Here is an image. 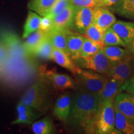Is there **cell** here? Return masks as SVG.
Here are the masks:
<instances>
[{
    "instance_id": "6da1fadb",
    "label": "cell",
    "mask_w": 134,
    "mask_h": 134,
    "mask_svg": "<svg viewBox=\"0 0 134 134\" xmlns=\"http://www.w3.org/2000/svg\"><path fill=\"white\" fill-rule=\"evenodd\" d=\"M0 38L8 51L0 71V83L11 88L27 85L40 72L35 57L27 52L24 42L13 31L0 29Z\"/></svg>"
},
{
    "instance_id": "7a4b0ae2",
    "label": "cell",
    "mask_w": 134,
    "mask_h": 134,
    "mask_svg": "<svg viewBox=\"0 0 134 134\" xmlns=\"http://www.w3.org/2000/svg\"><path fill=\"white\" fill-rule=\"evenodd\" d=\"M102 103L98 94L81 88L74 95L66 122L86 133H94L95 125Z\"/></svg>"
},
{
    "instance_id": "3957f363",
    "label": "cell",
    "mask_w": 134,
    "mask_h": 134,
    "mask_svg": "<svg viewBox=\"0 0 134 134\" xmlns=\"http://www.w3.org/2000/svg\"><path fill=\"white\" fill-rule=\"evenodd\" d=\"M49 84L44 72L41 71L38 79L25 91L21 102L39 113L45 112L48 107Z\"/></svg>"
},
{
    "instance_id": "277c9868",
    "label": "cell",
    "mask_w": 134,
    "mask_h": 134,
    "mask_svg": "<svg viewBox=\"0 0 134 134\" xmlns=\"http://www.w3.org/2000/svg\"><path fill=\"white\" fill-rule=\"evenodd\" d=\"M74 76L81 88L96 94L100 93L108 79L107 75L80 67Z\"/></svg>"
},
{
    "instance_id": "5b68a950",
    "label": "cell",
    "mask_w": 134,
    "mask_h": 134,
    "mask_svg": "<svg viewBox=\"0 0 134 134\" xmlns=\"http://www.w3.org/2000/svg\"><path fill=\"white\" fill-rule=\"evenodd\" d=\"M114 100H106L100 105L95 125L94 133L110 134L115 129Z\"/></svg>"
},
{
    "instance_id": "8992f818",
    "label": "cell",
    "mask_w": 134,
    "mask_h": 134,
    "mask_svg": "<svg viewBox=\"0 0 134 134\" xmlns=\"http://www.w3.org/2000/svg\"><path fill=\"white\" fill-rule=\"evenodd\" d=\"M74 62L80 68L93 70L107 76L113 64L105 56L103 49L100 50L95 54L86 57H80Z\"/></svg>"
},
{
    "instance_id": "52a82bcc",
    "label": "cell",
    "mask_w": 134,
    "mask_h": 134,
    "mask_svg": "<svg viewBox=\"0 0 134 134\" xmlns=\"http://www.w3.org/2000/svg\"><path fill=\"white\" fill-rule=\"evenodd\" d=\"M134 56L129 52L125 57L115 63H113L108 76L114 78L123 85L132 75V60Z\"/></svg>"
},
{
    "instance_id": "ba28073f",
    "label": "cell",
    "mask_w": 134,
    "mask_h": 134,
    "mask_svg": "<svg viewBox=\"0 0 134 134\" xmlns=\"http://www.w3.org/2000/svg\"><path fill=\"white\" fill-rule=\"evenodd\" d=\"M93 8H76L73 26L78 32L85 34L86 29L93 23Z\"/></svg>"
},
{
    "instance_id": "9c48e42d",
    "label": "cell",
    "mask_w": 134,
    "mask_h": 134,
    "mask_svg": "<svg viewBox=\"0 0 134 134\" xmlns=\"http://www.w3.org/2000/svg\"><path fill=\"white\" fill-rule=\"evenodd\" d=\"M116 18L108 8L98 6L94 9L93 23L101 28L103 31L111 27L115 22Z\"/></svg>"
},
{
    "instance_id": "30bf717a",
    "label": "cell",
    "mask_w": 134,
    "mask_h": 134,
    "mask_svg": "<svg viewBox=\"0 0 134 134\" xmlns=\"http://www.w3.org/2000/svg\"><path fill=\"white\" fill-rule=\"evenodd\" d=\"M71 103L72 99L70 93L62 94L58 97L53 108V114L57 119L66 122L70 115Z\"/></svg>"
},
{
    "instance_id": "8fae6325",
    "label": "cell",
    "mask_w": 134,
    "mask_h": 134,
    "mask_svg": "<svg viewBox=\"0 0 134 134\" xmlns=\"http://www.w3.org/2000/svg\"><path fill=\"white\" fill-rule=\"evenodd\" d=\"M44 73L50 83L52 84L57 90H65L75 87L76 83L75 80L69 75L58 73L53 70H48Z\"/></svg>"
},
{
    "instance_id": "7c38bea8",
    "label": "cell",
    "mask_w": 134,
    "mask_h": 134,
    "mask_svg": "<svg viewBox=\"0 0 134 134\" xmlns=\"http://www.w3.org/2000/svg\"><path fill=\"white\" fill-rule=\"evenodd\" d=\"M76 8L70 4L52 18L53 29L68 30L73 26Z\"/></svg>"
},
{
    "instance_id": "4fadbf2b",
    "label": "cell",
    "mask_w": 134,
    "mask_h": 134,
    "mask_svg": "<svg viewBox=\"0 0 134 134\" xmlns=\"http://www.w3.org/2000/svg\"><path fill=\"white\" fill-rule=\"evenodd\" d=\"M16 110L18 117L16 120L12 122L13 124H31L42 115V113L33 109L21 101L17 105Z\"/></svg>"
},
{
    "instance_id": "5bb4252c",
    "label": "cell",
    "mask_w": 134,
    "mask_h": 134,
    "mask_svg": "<svg viewBox=\"0 0 134 134\" xmlns=\"http://www.w3.org/2000/svg\"><path fill=\"white\" fill-rule=\"evenodd\" d=\"M122 84L114 78L108 76L103 90L98 94L100 102L103 103L106 100H114L115 97L123 91Z\"/></svg>"
},
{
    "instance_id": "9a60e30c",
    "label": "cell",
    "mask_w": 134,
    "mask_h": 134,
    "mask_svg": "<svg viewBox=\"0 0 134 134\" xmlns=\"http://www.w3.org/2000/svg\"><path fill=\"white\" fill-rule=\"evenodd\" d=\"M114 103L115 108L134 121V103L129 94L120 93L115 97Z\"/></svg>"
},
{
    "instance_id": "2e32d148",
    "label": "cell",
    "mask_w": 134,
    "mask_h": 134,
    "mask_svg": "<svg viewBox=\"0 0 134 134\" xmlns=\"http://www.w3.org/2000/svg\"><path fill=\"white\" fill-rule=\"evenodd\" d=\"M86 37L78 34L70 33L67 40L66 52L73 60L81 57V52Z\"/></svg>"
},
{
    "instance_id": "e0dca14e",
    "label": "cell",
    "mask_w": 134,
    "mask_h": 134,
    "mask_svg": "<svg viewBox=\"0 0 134 134\" xmlns=\"http://www.w3.org/2000/svg\"><path fill=\"white\" fill-rule=\"evenodd\" d=\"M111 28L122 38L127 46L134 39V23L117 21Z\"/></svg>"
},
{
    "instance_id": "ac0fdd59",
    "label": "cell",
    "mask_w": 134,
    "mask_h": 134,
    "mask_svg": "<svg viewBox=\"0 0 134 134\" xmlns=\"http://www.w3.org/2000/svg\"><path fill=\"white\" fill-rule=\"evenodd\" d=\"M52 60L60 66L71 72L73 75L76 73L79 68V66H77L74 60L70 57L68 53L63 50L54 48Z\"/></svg>"
},
{
    "instance_id": "d6986e66",
    "label": "cell",
    "mask_w": 134,
    "mask_h": 134,
    "mask_svg": "<svg viewBox=\"0 0 134 134\" xmlns=\"http://www.w3.org/2000/svg\"><path fill=\"white\" fill-rule=\"evenodd\" d=\"M70 33L71 32L68 30L52 29L48 32V34L55 48L66 52L67 40Z\"/></svg>"
},
{
    "instance_id": "ffe728a7",
    "label": "cell",
    "mask_w": 134,
    "mask_h": 134,
    "mask_svg": "<svg viewBox=\"0 0 134 134\" xmlns=\"http://www.w3.org/2000/svg\"><path fill=\"white\" fill-rule=\"evenodd\" d=\"M115 128L120 130L122 133L134 134V121L124 115L115 108Z\"/></svg>"
},
{
    "instance_id": "44dd1931",
    "label": "cell",
    "mask_w": 134,
    "mask_h": 134,
    "mask_svg": "<svg viewBox=\"0 0 134 134\" xmlns=\"http://www.w3.org/2000/svg\"><path fill=\"white\" fill-rule=\"evenodd\" d=\"M47 35L48 32H46L41 29H38L25 38L26 40L24 42V46L27 52L32 55L33 52L41 44Z\"/></svg>"
},
{
    "instance_id": "7402d4cb",
    "label": "cell",
    "mask_w": 134,
    "mask_h": 134,
    "mask_svg": "<svg viewBox=\"0 0 134 134\" xmlns=\"http://www.w3.org/2000/svg\"><path fill=\"white\" fill-rule=\"evenodd\" d=\"M110 9L126 19H134V0H121Z\"/></svg>"
},
{
    "instance_id": "603a6c76",
    "label": "cell",
    "mask_w": 134,
    "mask_h": 134,
    "mask_svg": "<svg viewBox=\"0 0 134 134\" xmlns=\"http://www.w3.org/2000/svg\"><path fill=\"white\" fill-rule=\"evenodd\" d=\"M53 50L54 47L48 34L41 44L33 52L32 55L42 60H52Z\"/></svg>"
},
{
    "instance_id": "cb8c5ba5",
    "label": "cell",
    "mask_w": 134,
    "mask_h": 134,
    "mask_svg": "<svg viewBox=\"0 0 134 134\" xmlns=\"http://www.w3.org/2000/svg\"><path fill=\"white\" fill-rule=\"evenodd\" d=\"M56 1L57 0H30L28 3V8L41 16H46L49 13Z\"/></svg>"
},
{
    "instance_id": "d4e9b609",
    "label": "cell",
    "mask_w": 134,
    "mask_h": 134,
    "mask_svg": "<svg viewBox=\"0 0 134 134\" xmlns=\"http://www.w3.org/2000/svg\"><path fill=\"white\" fill-rule=\"evenodd\" d=\"M42 18L37 13L30 11L27 17L26 23L24 26L23 38H26L33 33L34 32L39 29Z\"/></svg>"
},
{
    "instance_id": "484cf974",
    "label": "cell",
    "mask_w": 134,
    "mask_h": 134,
    "mask_svg": "<svg viewBox=\"0 0 134 134\" xmlns=\"http://www.w3.org/2000/svg\"><path fill=\"white\" fill-rule=\"evenodd\" d=\"M107 58L112 63H115L124 59L129 53L127 49L120 46H104L102 48Z\"/></svg>"
},
{
    "instance_id": "4316f807",
    "label": "cell",
    "mask_w": 134,
    "mask_h": 134,
    "mask_svg": "<svg viewBox=\"0 0 134 134\" xmlns=\"http://www.w3.org/2000/svg\"><path fill=\"white\" fill-rule=\"evenodd\" d=\"M53 125L51 118L47 116L32 124V130L36 134H50L53 133Z\"/></svg>"
},
{
    "instance_id": "83f0119b",
    "label": "cell",
    "mask_w": 134,
    "mask_h": 134,
    "mask_svg": "<svg viewBox=\"0 0 134 134\" xmlns=\"http://www.w3.org/2000/svg\"><path fill=\"white\" fill-rule=\"evenodd\" d=\"M105 31L101 28L93 23L88 29H86L84 36L86 38H90L91 41L99 43L100 46L104 47V37Z\"/></svg>"
},
{
    "instance_id": "f1b7e54d",
    "label": "cell",
    "mask_w": 134,
    "mask_h": 134,
    "mask_svg": "<svg viewBox=\"0 0 134 134\" xmlns=\"http://www.w3.org/2000/svg\"><path fill=\"white\" fill-rule=\"evenodd\" d=\"M104 46H120L126 48L127 44L111 27L105 31L104 37Z\"/></svg>"
},
{
    "instance_id": "f546056e",
    "label": "cell",
    "mask_w": 134,
    "mask_h": 134,
    "mask_svg": "<svg viewBox=\"0 0 134 134\" xmlns=\"http://www.w3.org/2000/svg\"><path fill=\"white\" fill-rule=\"evenodd\" d=\"M104 47L91 41L90 38H85L81 52V57H86L98 53Z\"/></svg>"
},
{
    "instance_id": "4dcf8cb0",
    "label": "cell",
    "mask_w": 134,
    "mask_h": 134,
    "mask_svg": "<svg viewBox=\"0 0 134 134\" xmlns=\"http://www.w3.org/2000/svg\"><path fill=\"white\" fill-rule=\"evenodd\" d=\"M70 4H70V0H57L47 16L53 18L56 15L59 14L65 9H66Z\"/></svg>"
},
{
    "instance_id": "1f68e13d",
    "label": "cell",
    "mask_w": 134,
    "mask_h": 134,
    "mask_svg": "<svg viewBox=\"0 0 134 134\" xmlns=\"http://www.w3.org/2000/svg\"><path fill=\"white\" fill-rule=\"evenodd\" d=\"M70 4L76 8H96L100 6V0H70Z\"/></svg>"
},
{
    "instance_id": "d6a6232c",
    "label": "cell",
    "mask_w": 134,
    "mask_h": 134,
    "mask_svg": "<svg viewBox=\"0 0 134 134\" xmlns=\"http://www.w3.org/2000/svg\"><path fill=\"white\" fill-rule=\"evenodd\" d=\"M53 29V20L52 18L47 16H43L41 19V24H40L39 29L42 31L48 32Z\"/></svg>"
},
{
    "instance_id": "836d02e7",
    "label": "cell",
    "mask_w": 134,
    "mask_h": 134,
    "mask_svg": "<svg viewBox=\"0 0 134 134\" xmlns=\"http://www.w3.org/2000/svg\"><path fill=\"white\" fill-rule=\"evenodd\" d=\"M123 91H124L129 94L134 95V75H132L130 79L122 86Z\"/></svg>"
},
{
    "instance_id": "e575fe53",
    "label": "cell",
    "mask_w": 134,
    "mask_h": 134,
    "mask_svg": "<svg viewBox=\"0 0 134 134\" xmlns=\"http://www.w3.org/2000/svg\"><path fill=\"white\" fill-rule=\"evenodd\" d=\"M8 51L4 42L0 38V71L2 69L4 61L7 57Z\"/></svg>"
},
{
    "instance_id": "d590c367",
    "label": "cell",
    "mask_w": 134,
    "mask_h": 134,
    "mask_svg": "<svg viewBox=\"0 0 134 134\" xmlns=\"http://www.w3.org/2000/svg\"><path fill=\"white\" fill-rule=\"evenodd\" d=\"M120 1L121 0H100V4L102 7L110 9L119 3Z\"/></svg>"
},
{
    "instance_id": "8d00e7d4",
    "label": "cell",
    "mask_w": 134,
    "mask_h": 134,
    "mask_svg": "<svg viewBox=\"0 0 134 134\" xmlns=\"http://www.w3.org/2000/svg\"><path fill=\"white\" fill-rule=\"evenodd\" d=\"M126 48L129 52L134 56V39L127 45Z\"/></svg>"
},
{
    "instance_id": "74e56055",
    "label": "cell",
    "mask_w": 134,
    "mask_h": 134,
    "mask_svg": "<svg viewBox=\"0 0 134 134\" xmlns=\"http://www.w3.org/2000/svg\"><path fill=\"white\" fill-rule=\"evenodd\" d=\"M132 75H134V57L132 60Z\"/></svg>"
},
{
    "instance_id": "f35d334b",
    "label": "cell",
    "mask_w": 134,
    "mask_h": 134,
    "mask_svg": "<svg viewBox=\"0 0 134 134\" xmlns=\"http://www.w3.org/2000/svg\"><path fill=\"white\" fill-rule=\"evenodd\" d=\"M129 95H130V98L132 99V100H133V103H134V95H132V94H129Z\"/></svg>"
}]
</instances>
